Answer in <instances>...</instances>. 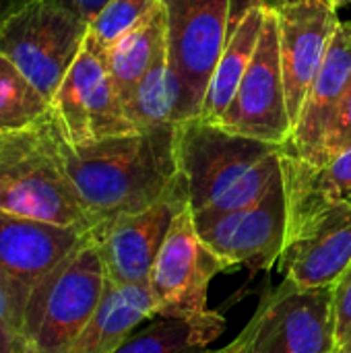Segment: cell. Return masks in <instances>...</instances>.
<instances>
[{
  "mask_svg": "<svg viewBox=\"0 0 351 353\" xmlns=\"http://www.w3.org/2000/svg\"><path fill=\"white\" fill-rule=\"evenodd\" d=\"M174 149L194 219L261 201L281 178V147L199 118L176 124Z\"/></svg>",
  "mask_w": 351,
  "mask_h": 353,
  "instance_id": "2",
  "label": "cell"
},
{
  "mask_svg": "<svg viewBox=\"0 0 351 353\" xmlns=\"http://www.w3.org/2000/svg\"><path fill=\"white\" fill-rule=\"evenodd\" d=\"M163 0H110L89 25V37L108 52L124 33L153 12Z\"/></svg>",
  "mask_w": 351,
  "mask_h": 353,
  "instance_id": "24",
  "label": "cell"
},
{
  "mask_svg": "<svg viewBox=\"0 0 351 353\" xmlns=\"http://www.w3.org/2000/svg\"><path fill=\"white\" fill-rule=\"evenodd\" d=\"M89 23L52 0H31L0 27V54L52 103L79 56Z\"/></svg>",
  "mask_w": 351,
  "mask_h": 353,
  "instance_id": "6",
  "label": "cell"
},
{
  "mask_svg": "<svg viewBox=\"0 0 351 353\" xmlns=\"http://www.w3.org/2000/svg\"><path fill=\"white\" fill-rule=\"evenodd\" d=\"M91 232L46 223L0 209V283L10 300L19 329L33 288L79 248Z\"/></svg>",
  "mask_w": 351,
  "mask_h": 353,
  "instance_id": "12",
  "label": "cell"
},
{
  "mask_svg": "<svg viewBox=\"0 0 351 353\" xmlns=\"http://www.w3.org/2000/svg\"><path fill=\"white\" fill-rule=\"evenodd\" d=\"M50 118L70 145L134 132L114 87L106 52L89 33L50 103Z\"/></svg>",
  "mask_w": 351,
  "mask_h": 353,
  "instance_id": "7",
  "label": "cell"
},
{
  "mask_svg": "<svg viewBox=\"0 0 351 353\" xmlns=\"http://www.w3.org/2000/svg\"><path fill=\"white\" fill-rule=\"evenodd\" d=\"M0 353H21L19 321L0 283Z\"/></svg>",
  "mask_w": 351,
  "mask_h": 353,
  "instance_id": "27",
  "label": "cell"
},
{
  "mask_svg": "<svg viewBox=\"0 0 351 353\" xmlns=\"http://www.w3.org/2000/svg\"><path fill=\"white\" fill-rule=\"evenodd\" d=\"M155 314L149 283L114 285L108 281L95 314L62 353H114L134 329Z\"/></svg>",
  "mask_w": 351,
  "mask_h": 353,
  "instance_id": "17",
  "label": "cell"
},
{
  "mask_svg": "<svg viewBox=\"0 0 351 353\" xmlns=\"http://www.w3.org/2000/svg\"><path fill=\"white\" fill-rule=\"evenodd\" d=\"M205 353H232V352H230V347L225 345V347H221V350H209V352H205Z\"/></svg>",
  "mask_w": 351,
  "mask_h": 353,
  "instance_id": "31",
  "label": "cell"
},
{
  "mask_svg": "<svg viewBox=\"0 0 351 353\" xmlns=\"http://www.w3.org/2000/svg\"><path fill=\"white\" fill-rule=\"evenodd\" d=\"M345 151H351V83L348 93L343 95L337 114L333 118V124L329 128V132L325 134L319 151L314 153L312 159H308L310 163H325Z\"/></svg>",
  "mask_w": 351,
  "mask_h": 353,
  "instance_id": "25",
  "label": "cell"
},
{
  "mask_svg": "<svg viewBox=\"0 0 351 353\" xmlns=\"http://www.w3.org/2000/svg\"><path fill=\"white\" fill-rule=\"evenodd\" d=\"M0 209L46 223L95 230L66 174L50 116L31 128L0 134Z\"/></svg>",
  "mask_w": 351,
  "mask_h": 353,
  "instance_id": "3",
  "label": "cell"
},
{
  "mask_svg": "<svg viewBox=\"0 0 351 353\" xmlns=\"http://www.w3.org/2000/svg\"><path fill=\"white\" fill-rule=\"evenodd\" d=\"M221 261L203 244L190 209L178 213L149 277L159 316H194L209 310V285L223 273Z\"/></svg>",
  "mask_w": 351,
  "mask_h": 353,
  "instance_id": "11",
  "label": "cell"
},
{
  "mask_svg": "<svg viewBox=\"0 0 351 353\" xmlns=\"http://www.w3.org/2000/svg\"><path fill=\"white\" fill-rule=\"evenodd\" d=\"M168 52V10L161 2L128 33H124L108 52L106 62L114 81V87L122 99L128 101L139 81Z\"/></svg>",
  "mask_w": 351,
  "mask_h": 353,
  "instance_id": "21",
  "label": "cell"
},
{
  "mask_svg": "<svg viewBox=\"0 0 351 353\" xmlns=\"http://www.w3.org/2000/svg\"><path fill=\"white\" fill-rule=\"evenodd\" d=\"M281 182L288 219L329 205L351 207V151L325 163H310L281 149Z\"/></svg>",
  "mask_w": 351,
  "mask_h": 353,
  "instance_id": "18",
  "label": "cell"
},
{
  "mask_svg": "<svg viewBox=\"0 0 351 353\" xmlns=\"http://www.w3.org/2000/svg\"><path fill=\"white\" fill-rule=\"evenodd\" d=\"M188 207L184 178L180 186L153 207L120 215L93 230L106 277L114 285L149 283L163 240L180 211Z\"/></svg>",
  "mask_w": 351,
  "mask_h": 353,
  "instance_id": "14",
  "label": "cell"
},
{
  "mask_svg": "<svg viewBox=\"0 0 351 353\" xmlns=\"http://www.w3.org/2000/svg\"><path fill=\"white\" fill-rule=\"evenodd\" d=\"M265 12H267V2L265 0H254L244 14L236 21L228 43L217 60V66L211 74L199 120L217 124L223 116V112L230 108L248 66L254 56L261 29L265 23Z\"/></svg>",
  "mask_w": 351,
  "mask_h": 353,
  "instance_id": "19",
  "label": "cell"
},
{
  "mask_svg": "<svg viewBox=\"0 0 351 353\" xmlns=\"http://www.w3.org/2000/svg\"><path fill=\"white\" fill-rule=\"evenodd\" d=\"M56 134L66 174L95 228L153 207L182 182L174 149L176 124L83 145L66 143L58 128Z\"/></svg>",
  "mask_w": 351,
  "mask_h": 353,
  "instance_id": "1",
  "label": "cell"
},
{
  "mask_svg": "<svg viewBox=\"0 0 351 353\" xmlns=\"http://www.w3.org/2000/svg\"><path fill=\"white\" fill-rule=\"evenodd\" d=\"M221 128L283 147L292 137V118L283 83L277 14L267 4L261 37L250 66L230 103L217 122Z\"/></svg>",
  "mask_w": 351,
  "mask_h": 353,
  "instance_id": "9",
  "label": "cell"
},
{
  "mask_svg": "<svg viewBox=\"0 0 351 353\" xmlns=\"http://www.w3.org/2000/svg\"><path fill=\"white\" fill-rule=\"evenodd\" d=\"M50 116V101L0 54V134L31 128Z\"/></svg>",
  "mask_w": 351,
  "mask_h": 353,
  "instance_id": "23",
  "label": "cell"
},
{
  "mask_svg": "<svg viewBox=\"0 0 351 353\" xmlns=\"http://www.w3.org/2000/svg\"><path fill=\"white\" fill-rule=\"evenodd\" d=\"M333 304H335V329H337V347H339L351 335V265L333 288Z\"/></svg>",
  "mask_w": 351,
  "mask_h": 353,
  "instance_id": "26",
  "label": "cell"
},
{
  "mask_svg": "<svg viewBox=\"0 0 351 353\" xmlns=\"http://www.w3.org/2000/svg\"><path fill=\"white\" fill-rule=\"evenodd\" d=\"M52 2H56V4H60V6H64V8H68L70 12L79 14L81 19H85V21L91 25V21L99 14V10H101L110 0H52Z\"/></svg>",
  "mask_w": 351,
  "mask_h": 353,
  "instance_id": "28",
  "label": "cell"
},
{
  "mask_svg": "<svg viewBox=\"0 0 351 353\" xmlns=\"http://www.w3.org/2000/svg\"><path fill=\"white\" fill-rule=\"evenodd\" d=\"M124 110L134 132H147L188 120L184 89L176 70L172 68L168 52L161 54L139 81L132 95L124 103Z\"/></svg>",
  "mask_w": 351,
  "mask_h": 353,
  "instance_id": "22",
  "label": "cell"
},
{
  "mask_svg": "<svg viewBox=\"0 0 351 353\" xmlns=\"http://www.w3.org/2000/svg\"><path fill=\"white\" fill-rule=\"evenodd\" d=\"M273 10L277 14L288 112L292 126H296L341 21L335 0H275Z\"/></svg>",
  "mask_w": 351,
  "mask_h": 353,
  "instance_id": "15",
  "label": "cell"
},
{
  "mask_svg": "<svg viewBox=\"0 0 351 353\" xmlns=\"http://www.w3.org/2000/svg\"><path fill=\"white\" fill-rule=\"evenodd\" d=\"M108 288L93 232L29 294L21 314V353H62L95 314Z\"/></svg>",
  "mask_w": 351,
  "mask_h": 353,
  "instance_id": "4",
  "label": "cell"
},
{
  "mask_svg": "<svg viewBox=\"0 0 351 353\" xmlns=\"http://www.w3.org/2000/svg\"><path fill=\"white\" fill-rule=\"evenodd\" d=\"M333 353H351V335Z\"/></svg>",
  "mask_w": 351,
  "mask_h": 353,
  "instance_id": "30",
  "label": "cell"
},
{
  "mask_svg": "<svg viewBox=\"0 0 351 353\" xmlns=\"http://www.w3.org/2000/svg\"><path fill=\"white\" fill-rule=\"evenodd\" d=\"M168 10V54L186 99L188 120L201 105L236 21L234 0H163Z\"/></svg>",
  "mask_w": 351,
  "mask_h": 353,
  "instance_id": "8",
  "label": "cell"
},
{
  "mask_svg": "<svg viewBox=\"0 0 351 353\" xmlns=\"http://www.w3.org/2000/svg\"><path fill=\"white\" fill-rule=\"evenodd\" d=\"M31 0H0V27Z\"/></svg>",
  "mask_w": 351,
  "mask_h": 353,
  "instance_id": "29",
  "label": "cell"
},
{
  "mask_svg": "<svg viewBox=\"0 0 351 353\" xmlns=\"http://www.w3.org/2000/svg\"><path fill=\"white\" fill-rule=\"evenodd\" d=\"M194 228L225 271L236 267L269 271L279 263L288 228V203L281 178L254 205L194 219Z\"/></svg>",
  "mask_w": 351,
  "mask_h": 353,
  "instance_id": "10",
  "label": "cell"
},
{
  "mask_svg": "<svg viewBox=\"0 0 351 353\" xmlns=\"http://www.w3.org/2000/svg\"><path fill=\"white\" fill-rule=\"evenodd\" d=\"M335 4H337V8L339 6H351V0H335Z\"/></svg>",
  "mask_w": 351,
  "mask_h": 353,
  "instance_id": "32",
  "label": "cell"
},
{
  "mask_svg": "<svg viewBox=\"0 0 351 353\" xmlns=\"http://www.w3.org/2000/svg\"><path fill=\"white\" fill-rule=\"evenodd\" d=\"M351 83V23H339L329 52L308 89L290 141L281 147L300 159H312L329 132Z\"/></svg>",
  "mask_w": 351,
  "mask_h": 353,
  "instance_id": "16",
  "label": "cell"
},
{
  "mask_svg": "<svg viewBox=\"0 0 351 353\" xmlns=\"http://www.w3.org/2000/svg\"><path fill=\"white\" fill-rule=\"evenodd\" d=\"M228 347L232 353H333V288H302L283 279L263 294L257 312Z\"/></svg>",
  "mask_w": 351,
  "mask_h": 353,
  "instance_id": "5",
  "label": "cell"
},
{
  "mask_svg": "<svg viewBox=\"0 0 351 353\" xmlns=\"http://www.w3.org/2000/svg\"><path fill=\"white\" fill-rule=\"evenodd\" d=\"M285 281L302 288H335L351 265V207L329 205L288 219L279 256Z\"/></svg>",
  "mask_w": 351,
  "mask_h": 353,
  "instance_id": "13",
  "label": "cell"
},
{
  "mask_svg": "<svg viewBox=\"0 0 351 353\" xmlns=\"http://www.w3.org/2000/svg\"><path fill=\"white\" fill-rule=\"evenodd\" d=\"M225 329V316L211 308L194 316L155 314L134 329L114 353H205Z\"/></svg>",
  "mask_w": 351,
  "mask_h": 353,
  "instance_id": "20",
  "label": "cell"
}]
</instances>
